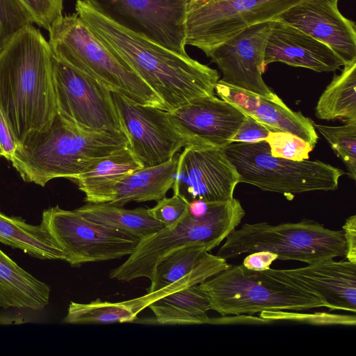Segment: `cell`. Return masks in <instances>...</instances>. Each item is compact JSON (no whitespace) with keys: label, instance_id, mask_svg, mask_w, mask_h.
<instances>
[{"label":"cell","instance_id":"cell-39","mask_svg":"<svg viewBox=\"0 0 356 356\" xmlns=\"http://www.w3.org/2000/svg\"><path fill=\"white\" fill-rule=\"evenodd\" d=\"M0 156H1V155H0Z\"/></svg>","mask_w":356,"mask_h":356},{"label":"cell","instance_id":"cell-25","mask_svg":"<svg viewBox=\"0 0 356 356\" xmlns=\"http://www.w3.org/2000/svg\"><path fill=\"white\" fill-rule=\"evenodd\" d=\"M0 242L38 259L65 260V252L42 223L31 225L1 210Z\"/></svg>","mask_w":356,"mask_h":356},{"label":"cell","instance_id":"cell-26","mask_svg":"<svg viewBox=\"0 0 356 356\" xmlns=\"http://www.w3.org/2000/svg\"><path fill=\"white\" fill-rule=\"evenodd\" d=\"M148 307L161 325H193L209 323V300L198 284H194L165 295Z\"/></svg>","mask_w":356,"mask_h":356},{"label":"cell","instance_id":"cell-24","mask_svg":"<svg viewBox=\"0 0 356 356\" xmlns=\"http://www.w3.org/2000/svg\"><path fill=\"white\" fill-rule=\"evenodd\" d=\"M163 296L161 290L129 300L111 302L96 299L89 303L71 302L64 321L72 324H107L129 323L154 301Z\"/></svg>","mask_w":356,"mask_h":356},{"label":"cell","instance_id":"cell-36","mask_svg":"<svg viewBox=\"0 0 356 356\" xmlns=\"http://www.w3.org/2000/svg\"><path fill=\"white\" fill-rule=\"evenodd\" d=\"M19 146L0 108V155L10 161Z\"/></svg>","mask_w":356,"mask_h":356},{"label":"cell","instance_id":"cell-35","mask_svg":"<svg viewBox=\"0 0 356 356\" xmlns=\"http://www.w3.org/2000/svg\"><path fill=\"white\" fill-rule=\"evenodd\" d=\"M270 131L268 127L245 114V120L234 136L232 143L250 144L265 141Z\"/></svg>","mask_w":356,"mask_h":356},{"label":"cell","instance_id":"cell-31","mask_svg":"<svg viewBox=\"0 0 356 356\" xmlns=\"http://www.w3.org/2000/svg\"><path fill=\"white\" fill-rule=\"evenodd\" d=\"M33 19L20 0H0V51Z\"/></svg>","mask_w":356,"mask_h":356},{"label":"cell","instance_id":"cell-12","mask_svg":"<svg viewBox=\"0 0 356 356\" xmlns=\"http://www.w3.org/2000/svg\"><path fill=\"white\" fill-rule=\"evenodd\" d=\"M52 73L58 114L85 128L123 131L108 88L54 56Z\"/></svg>","mask_w":356,"mask_h":356},{"label":"cell","instance_id":"cell-32","mask_svg":"<svg viewBox=\"0 0 356 356\" xmlns=\"http://www.w3.org/2000/svg\"><path fill=\"white\" fill-rule=\"evenodd\" d=\"M265 141L273 156L291 161L308 159L309 154L314 148L308 142L286 131H270Z\"/></svg>","mask_w":356,"mask_h":356},{"label":"cell","instance_id":"cell-23","mask_svg":"<svg viewBox=\"0 0 356 356\" xmlns=\"http://www.w3.org/2000/svg\"><path fill=\"white\" fill-rule=\"evenodd\" d=\"M142 168L127 146L102 158L72 180L84 193L88 203L102 204L119 180Z\"/></svg>","mask_w":356,"mask_h":356},{"label":"cell","instance_id":"cell-15","mask_svg":"<svg viewBox=\"0 0 356 356\" xmlns=\"http://www.w3.org/2000/svg\"><path fill=\"white\" fill-rule=\"evenodd\" d=\"M270 30V22L252 25L205 54L222 72L221 81L263 96L274 93L262 77Z\"/></svg>","mask_w":356,"mask_h":356},{"label":"cell","instance_id":"cell-4","mask_svg":"<svg viewBox=\"0 0 356 356\" xmlns=\"http://www.w3.org/2000/svg\"><path fill=\"white\" fill-rule=\"evenodd\" d=\"M54 56L132 102L165 109L161 98L113 52L76 13L62 15L50 26Z\"/></svg>","mask_w":356,"mask_h":356},{"label":"cell","instance_id":"cell-28","mask_svg":"<svg viewBox=\"0 0 356 356\" xmlns=\"http://www.w3.org/2000/svg\"><path fill=\"white\" fill-rule=\"evenodd\" d=\"M356 60L343 65L318 99L316 116L321 120L356 122Z\"/></svg>","mask_w":356,"mask_h":356},{"label":"cell","instance_id":"cell-9","mask_svg":"<svg viewBox=\"0 0 356 356\" xmlns=\"http://www.w3.org/2000/svg\"><path fill=\"white\" fill-rule=\"evenodd\" d=\"M312 0H188L186 44L204 54L254 24L268 22Z\"/></svg>","mask_w":356,"mask_h":356},{"label":"cell","instance_id":"cell-16","mask_svg":"<svg viewBox=\"0 0 356 356\" xmlns=\"http://www.w3.org/2000/svg\"><path fill=\"white\" fill-rule=\"evenodd\" d=\"M265 271L314 293L330 311L356 312V264L329 259L298 268Z\"/></svg>","mask_w":356,"mask_h":356},{"label":"cell","instance_id":"cell-10","mask_svg":"<svg viewBox=\"0 0 356 356\" xmlns=\"http://www.w3.org/2000/svg\"><path fill=\"white\" fill-rule=\"evenodd\" d=\"M129 148L143 168L163 164L182 147L202 143L165 109L135 103L112 92Z\"/></svg>","mask_w":356,"mask_h":356},{"label":"cell","instance_id":"cell-17","mask_svg":"<svg viewBox=\"0 0 356 356\" xmlns=\"http://www.w3.org/2000/svg\"><path fill=\"white\" fill-rule=\"evenodd\" d=\"M339 0H312L298 4L277 19L329 47L344 65L356 60V26L338 8Z\"/></svg>","mask_w":356,"mask_h":356},{"label":"cell","instance_id":"cell-33","mask_svg":"<svg viewBox=\"0 0 356 356\" xmlns=\"http://www.w3.org/2000/svg\"><path fill=\"white\" fill-rule=\"evenodd\" d=\"M31 15L33 22L49 30L63 15L64 0H20Z\"/></svg>","mask_w":356,"mask_h":356},{"label":"cell","instance_id":"cell-30","mask_svg":"<svg viewBox=\"0 0 356 356\" xmlns=\"http://www.w3.org/2000/svg\"><path fill=\"white\" fill-rule=\"evenodd\" d=\"M314 127L330 144L335 154L341 159L348 177L356 179V122H346L340 126L316 124Z\"/></svg>","mask_w":356,"mask_h":356},{"label":"cell","instance_id":"cell-18","mask_svg":"<svg viewBox=\"0 0 356 356\" xmlns=\"http://www.w3.org/2000/svg\"><path fill=\"white\" fill-rule=\"evenodd\" d=\"M170 113L203 146L220 149L232 143L245 118L238 108L215 95L194 99Z\"/></svg>","mask_w":356,"mask_h":356},{"label":"cell","instance_id":"cell-6","mask_svg":"<svg viewBox=\"0 0 356 356\" xmlns=\"http://www.w3.org/2000/svg\"><path fill=\"white\" fill-rule=\"evenodd\" d=\"M198 285L211 309L222 316L327 307L314 293L242 264L229 265Z\"/></svg>","mask_w":356,"mask_h":356},{"label":"cell","instance_id":"cell-11","mask_svg":"<svg viewBox=\"0 0 356 356\" xmlns=\"http://www.w3.org/2000/svg\"><path fill=\"white\" fill-rule=\"evenodd\" d=\"M41 223L72 266L130 255L139 238L86 218L76 209L58 205L44 210Z\"/></svg>","mask_w":356,"mask_h":356},{"label":"cell","instance_id":"cell-5","mask_svg":"<svg viewBox=\"0 0 356 356\" xmlns=\"http://www.w3.org/2000/svg\"><path fill=\"white\" fill-rule=\"evenodd\" d=\"M245 215L240 201L234 197L214 202L202 216H192L186 210L175 224L139 239L127 259L110 270L109 277L123 282L140 277L151 280L155 266L164 257L194 245H202L209 252L238 227Z\"/></svg>","mask_w":356,"mask_h":356},{"label":"cell","instance_id":"cell-14","mask_svg":"<svg viewBox=\"0 0 356 356\" xmlns=\"http://www.w3.org/2000/svg\"><path fill=\"white\" fill-rule=\"evenodd\" d=\"M238 183L240 175L223 149L189 145L178 156L172 188L187 202H222L234 198Z\"/></svg>","mask_w":356,"mask_h":356},{"label":"cell","instance_id":"cell-1","mask_svg":"<svg viewBox=\"0 0 356 356\" xmlns=\"http://www.w3.org/2000/svg\"><path fill=\"white\" fill-rule=\"evenodd\" d=\"M75 10L104 44L161 98L166 111L215 95L219 80L216 70L122 27L86 0H76Z\"/></svg>","mask_w":356,"mask_h":356},{"label":"cell","instance_id":"cell-3","mask_svg":"<svg viewBox=\"0 0 356 356\" xmlns=\"http://www.w3.org/2000/svg\"><path fill=\"white\" fill-rule=\"evenodd\" d=\"M128 145L122 130L85 128L57 113L47 129L17 147L10 161L24 181L44 186L55 178L72 179Z\"/></svg>","mask_w":356,"mask_h":356},{"label":"cell","instance_id":"cell-19","mask_svg":"<svg viewBox=\"0 0 356 356\" xmlns=\"http://www.w3.org/2000/svg\"><path fill=\"white\" fill-rule=\"evenodd\" d=\"M280 62L318 72H334L342 60L326 44L280 19L270 22L264 65Z\"/></svg>","mask_w":356,"mask_h":356},{"label":"cell","instance_id":"cell-22","mask_svg":"<svg viewBox=\"0 0 356 356\" xmlns=\"http://www.w3.org/2000/svg\"><path fill=\"white\" fill-rule=\"evenodd\" d=\"M50 293L49 286L0 249V307L41 310L49 304Z\"/></svg>","mask_w":356,"mask_h":356},{"label":"cell","instance_id":"cell-20","mask_svg":"<svg viewBox=\"0 0 356 356\" xmlns=\"http://www.w3.org/2000/svg\"><path fill=\"white\" fill-rule=\"evenodd\" d=\"M215 92L220 99L233 104L272 131L295 134L308 142L312 147L318 142V136L313 120L301 112L292 111L275 93L263 96L229 85L220 79L215 86Z\"/></svg>","mask_w":356,"mask_h":356},{"label":"cell","instance_id":"cell-7","mask_svg":"<svg viewBox=\"0 0 356 356\" xmlns=\"http://www.w3.org/2000/svg\"><path fill=\"white\" fill-rule=\"evenodd\" d=\"M342 229L333 230L319 222L303 219L277 225L266 222L245 223L233 230L216 255L225 259L243 254L268 251L277 259L307 264L346 256Z\"/></svg>","mask_w":356,"mask_h":356},{"label":"cell","instance_id":"cell-37","mask_svg":"<svg viewBox=\"0 0 356 356\" xmlns=\"http://www.w3.org/2000/svg\"><path fill=\"white\" fill-rule=\"evenodd\" d=\"M277 255L268 251H257L250 253L243 259L242 264L247 268L263 271L270 268Z\"/></svg>","mask_w":356,"mask_h":356},{"label":"cell","instance_id":"cell-27","mask_svg":"<svg viewBox=\"0 0 356 356\" xmlns=\"http://www.w3.org/2000/svg\"><path fill=\"white\" fill-rule=\"evenodd\" d=\"M76 210L91 221L139 239L149 236L164 227L152 217L148 208L127 209L106 203H88Z\"/></svg>","mask_w":356,"mask_h":356},{"label":"cell","instance_id":"cell-2","mask_svg":"<svg viewBox=\"0 0 356 356\" xmlns=\"http://www.w3.org/2000/svg\"><path fill=\"white\" fill-rule=\"evenodd\" d=\"M53 56L33 24L0 51V108L19 146L47 129L57 114Z\"/></svg>","mask_w":356,"mask_h":356},{"label":"cell","instance_id":"cell-29","mask_svg":"<svg viewBox=\"0 0 356 356\" xmlns=\"http://www.w3.org/2000/svg\"><path fill=\"white\" fill-rule=\"evenodd\" d=\"M208 252L202 245L187 246L170 252L155 266L147 292L156 291L184 277Z\"/></svg>","mask_w":356,"mask_h":356},{"label":"cell","instance_id":"cell-34","mask_svg":"<svg viewBox=\"0 0 356 356\" xmlns=\"http://www.w3.org/2000/svg\"><path fill=\"white\" fill-rule=\"evenodd\" d=\"M156 204L149 209L152 217L164 227L177 222L185 213L188 202L182 197L174 195L171 197H164L156 201Z\"/></svg>","mask_w":356,"mask_h":356},{"label":"cell","instance_id":"cell-21","mask_svg":"<svg viewBox=\"0 0 356 356\" xmlns=\"http://www.w3.org/2000/svg\"><path fill=\"white\" fill-rule=\"evenodd\" d=\"M178 156L156 166L142 168L119 180L103 203L123 207L131 202L158 201L165 197L175 180Z\"/></svg>","mask_w":356,"mask_h":356},{"label":"cell","instance_id":"cell-13","mask_svg":"<svg viewBox=\"0 0 356 356\" xmlns=\"http://www.w3.org/2000/svg\"><path fill=\"white\" fill-rule=\"evenodd\" d=\"M100 14L181 55L188 0H86Z\"/></svg>","mask_w":356,"mask_h":356},{"label":"cell","instance_id":"cell-8","mask_svg":"<svg viewBox=\"0 0 356 356\" xmlns=\"http://www.w3.org/2000/svg\"><path fill=\"white\" fill-rule=\"evenodd\" d=\"M240 175V183L277 193L291 200L295 195L338 188L344 172L319 160L291 161L271 155L266 141L232 143L223 149Z\"/></svg>","mask_w":356,"mask_h":356},{"label":"cell","instance_id":"cell-38","mask_svg":"<svg viewBox=\"0 0 356 356\" xmlns=\"http://www.w3.org/2000/svg\"><path fill=\"white\" fill-rule=\"evenodd\" d=\"M341 229L346 243V258L351 263L356 264V216L348 217Z\"/></svg>","mask_w":356,"mask_h":356}]
</instances>
